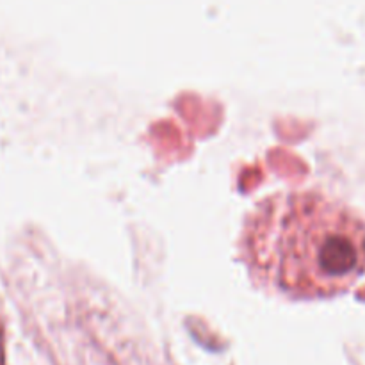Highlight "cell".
Listing matches in <instances>:
<instances>
[{
	"mask_svg": "<svg viewBox=\"0 0 365 365\" xmlns=\"http://www.w3.org/2000/svg\"><path fill=\"white\" fill-rule=\"evenodd\" d=\"M0 365H4V342H2V328H0Z\"/></svg>",
	"mask_w": 365,
	"mask_h": 365,
	"instance_id": "7a4b0ae2",
	"label": "cell"
},
{
	"mask_svg": "<svg viewBox=\"0 0 365 365\" xmlns=\"http://www.w3.org/2000/svg\"><path fill=\"white\" fill-rule=\"evenodd\" d=\"M239 257L257 287L330 298L365 274V221L319 192L267 196L246 216Z\"/></svg>",
	"mask_w": 365,
	"mask_h": 365,
	"instance_id": "6da1fadb",
	"label": "cell"
}]
</instances>
